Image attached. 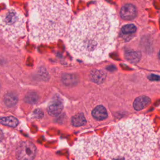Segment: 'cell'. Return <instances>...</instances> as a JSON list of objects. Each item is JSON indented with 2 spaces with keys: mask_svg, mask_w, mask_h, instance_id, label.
Segmentation results:
<instances>
[{
  "mask_svg": "<svg viewBox=\"0 0 160 160\" xmlns=\"http://www.w3.org/2000/svg\"><path fill=\"white\" fill-rule=\"evenodd\" d=\"M157 141L150 118L139 115L115 124L102 137L91 135L79 138L74 149L95 151L104 160H151Z\"/></svg>",
  "mask_w": 160,
  "mask_h": 160,
  "instance_id": "cell-1",
  "label": "cell"
},
{
  "mask_svg": "<svg viewBox=\"0 0 160 160\" xmlns=\"http://www.w3.org/2000/svg\"><path fill=\"white\" fill-rule=\"evenodd\" d=\"M118 26L115 9L104 1L96 2L71 22L66 37L68 48L85 62L103 61L114 48Z\"/></svg>",
  "mask_w": 160,
  "mask_h": 160,
  "instance_id": "cell-2",
  "label": "cell"
},
{
  "mask_svg": "<svg viewBox=\"0 0 160 160\" xmlns=\"http://www.w3.org/2000/svg\"><path fill=\"white\" fill-rule=\"evenodd\" d=\"M29 37L37 43L57 41L66 31L71 7L64 1H32L29 2Z\"/></svg>",
  "mask_w": 160,
  "mask_h": 160,
  "instance_id": "cell-3",
  "label": "cell"
},
{
  "mask_svg": "<svg viewBox=\"0 0 160 160\" xmlns=\"http://www.w3.org/2000/svg\"><path fill=\"white\" fill-rule=\"evenodd\" d=\"M26 18L15 8L5 10L0 14V30L8 40L13 41L26 34Z\"/></svg>",
  "mask_w": 160,
  "mask_h": 160,
  "instance_id": "cell-4",
  "label": "cell"
},
{
  "mask_svg": "<svg viewBox=\"0 0 160 160\" xmlns=\"http://www.w3.org/2000/svg\"><path fill=\"white\" fill-rule=\"evenodd\" d=\"M36 148L29 141H22L18 146L16 156L18 160H32L36 155Z\"/></svg>",
  "mask_w": 160,
  "mask_h": 160,
  "instance_id": "cell-5",
  "label": "cell"
},
{
  "mask_svg": "<svg viewBox=\"0 0 160 160\" xmlns=\"http://www.w3.org/2000/svg\"><path fill=\"white\" fill-rule=\"evenodd\" d=\"M136 15V9L131 4H124L120 10L121 17L125 20H132Z\"/></svg>",
  "mask_w": 160,
  "mask_h": 160,
  "instance_id": "cell-6",
  "label": "cell"
},
{
  "mask_svg": "<svg viewBox=\"0 0 160 160\" xmlns=\"http://www.w3.org/2000/svg\"><path fill=\"white\" fill-rule=\"evenodd\" d=\"M62 108L63 105L61 101L59 100H53L48 106V112L50 115L56 116L61 112Z\"/></svg>",
  "mask_w": 160,
  "mask_h": 160,
  "instance_id": "cell-7",
  "label": "cell"
},
{
  "mask_svg": "<svg viewBox=\"0 0 160 160\" xmlns=\"http://www.w3.org/2000/svg\"><path fill=\"white\" fill-rule=\"evenodd\" d=\"M151 102V99L149 98L146 96H141L138 97L133 102L134 108L139 111L146 107Z\"/></svg>",
  "mask_w": 160,
  "mask_h": 160,
  "instance_id": "cell-8",
  "label": "cell"
},
{
  "mask_svg": "<svg viewBox=\"0 0 160 160\" xmlns=\"http://www.w3.org/2000/svg\"><path fill=\"white\" fill-rule=\"evenodd\" d=\"M90 76L92 81L98 84H101L104 81L106 73L101 69H93L91 72Z\"/></svg>",
  "mask_w": 160,
  "mask_h": 160,
  "instance_id": "cell-9",
  "label": "cell"
},
{
  "mask_svg": "<svg viewBox=\"0 0 160 160\" xmlns=\"http://www.w3.org/2000/svg\"><path fill=\"white\" fill-rule=\"evenodd\" d=\"M92 114L94 118L98 120L104 119L108 116V112L106 108L101 105L96 106L92 111Z\"/></svg>",
  "mask_w": 160,
  "mask_h": 160,
  "instance_id": "cell-10",
  "label": "cell"
},
{
  "mask_svg": "<svg viewBox=\"0 0 160 160\" xmlns=\"http://www.w3.org/2000/svg\"><path fill=\"white\" fill-rule=\"evenodd\" d=\"M125 58L131 63H137L141 58V53L139 51L134 50H126L125 52Z\"/></svg>",
  "mask_w": 160,
  "mask_h": 160,
  "instance_id": "cell-11",
  "label": "cell"
},
{
  "mask_svg": "<svg viewBox=\"0 0 160 160\" xmlns=\"http://www.w3.org/2000/svg\"><path fill=\"white\" fill-rule=\"evenodd\" d=\"M18 96L14 92H8L4 97V102L8 107L14 106L18 102Z\"/></svg>",
  "mask_w": 160,
  "mask_h": 160,
  "instance_id": "cell-12",
  "label": "cell"
},
{
  "mask_svg": "<svg viewBox=\"0 0 160 160\" xmlns=\"http://www.w3.org/2000/svg\"><path fill=\"white\" fill-rule=\"evenodd\" d=\"M0 124L10 127H16L18 124V120L13 116L1 117L0 118Z\"/></svg>",
  "mask_w": 160,
  "mask_h": 160,
  "instance_id": "cell-13",
  "label": "cell"
},
{
  "mask_svg": "<svg viewBox=\"0 0 160 160\" xmlns=\"http://www.w3.org/2000/svg\"><path fill=\"white\" fill-rule=\"evenodd\" d=\"M71 123L74 126H81L86 123V119L82 113L74 115L71 119Z\"/></svg>",
  "mask_w": 160,
  "mask_h": 160,
  "instance_id": "cell-14",
  "label": "cell"
},
{
  "mask_svg": "<svg viewBox=\"0 0 160 160\" xmlns=\"http://www.w3.org/2000/svg\"><path fill=\"white\" fill-rule=\"evenodd\" d=\"M62 81L65 84L68 86L73 85L78 81V78L74 74H66L62 76Z\"/></svg>",
  "mask_w": 160,
  "mask_h": 160,
  "instance_id": "cell-15",
  "label": "cell"
},
{
  "mask_svg": "<svg viewBox=\"0 0 160 160\" xmlns=\"http://www.w3.org/2000/svg\"><path fill=\"white\" fill-rule=\"evenodd\" d=\"M136 27L133 24H128L122 26L121 28V32L124 35H129L133 34L136 32Z\"/></svg>",
  "mask_w": 160,
  "mask_h": 160,
  "instance_id": "cell-16",
  "label": "cell"
},
{
  "mask_svg": "<svg viewBox=\"0 0 160 160\" xmlns=\"http://www.w3.org/2000/svg\"><path fill=\"white\" fill-rule=\"evenodd\" d=\"M38 99V96L34 92H29L28 94H27V95L25 96V98H24L25 101L30 104H34L36 102Z\"/></svg>",
  "mask_w": 160,
  "mask_h": 160,
  "instance_id": "cell-17",
  "label": "cell"
},
{
  "mask_svg": "<svg viewBox=\"0 0 160 160\" xmlns=\"http://www.w3.org/2000/svg\"><path fill=\"white\" fill-rule=\"evenodd\" d=\"M33 116L36 118H41L43 116V112L39 109H36L33 112Z\"/></svg>",
  "mask_w": 160,
  "mask_h": 160,
  "instance_id": "cell-18",
  "label": "cell"
},
{
  "mask_svg": "<svg viewBox=\"0 0 160 160\" xmlns=\"http://www.w3.org/2000/svg\"><path fill=\"white\" fill-rule=\"evenodd\" d=\"M148 78L151 80V81H159V76L157 74H151L148 76Z\"/></svg>",
  "mask_w": 160,
  "mask_h": 160,
  "instance_id": "cell-19",
  "label": "cell"
},
{
  "mask_svg": "<svg viewBox=\"0 0 160 160\" xmlns=\"http://www.w3.org/2000/svg\"><path fill=\"white\" fill-rule=\"evenodd\" d=\"M2 138H3V133H2V131L0 129V141L2 139Z\"/></svg>",
  "mask_w": 160,
  "mask_h": 160,
  "instance_id": "cell-20",
  "label": "cell"
},
{
  "mask_svg": "<svg viewBox=\"0 0 160 160\" xmlns=\"http://www.w3.org/2000/svg\"><path fill=\"white\" fill-rule=\"evenodd\" d=\"M0 87H1V85H0Z\"/></svg>",
  "mask_w": 160,
  "mask_h": 160,
  "instance_id": "cell-21",
  "label": "cell"
}]
</instances>
